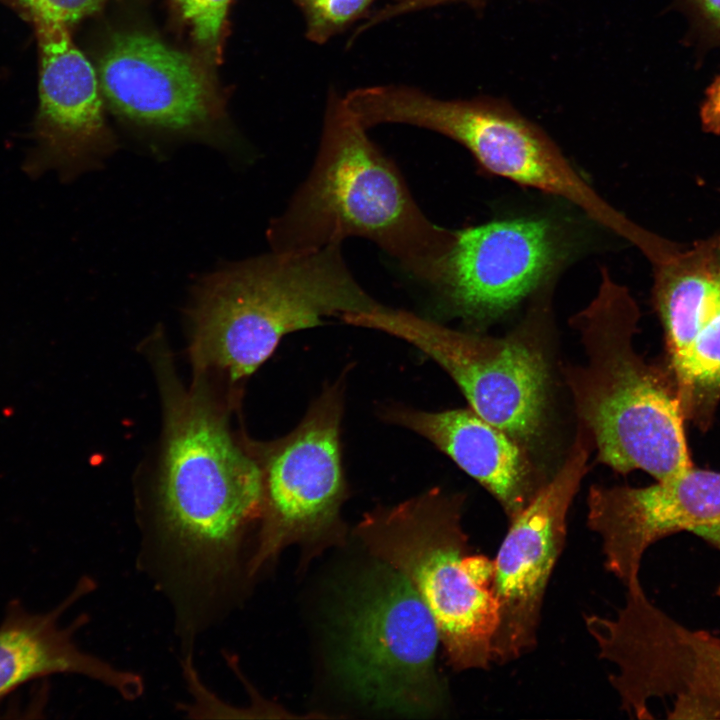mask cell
I'll use <instances>...</instances> for the list:
<instances>
[{"label":"cell","mask_w":720,"mask_h":720,"mask_svg":"<svg viewBox=\"0 0 720 720\" xmlns=\"http://www.w3.org/2000/svg\"><path fill=\"white\" fill-rule=\"evenodd\" d=\"M540 294L534 297L527 324L506 337L453 329L383 304L341 320L381 331L417 348L454 380L470 409L521 445H528L542 432L548 403L547 362L530 334Z\"/></svg>","instance_id":"obj_11"},{"label":"cell","mask_w":720,"mask_h":720,"mask_svg":"<svg viewBox=\"0 0 720 720\" xmlns=\"http://www.w3.org/2000/svg\"><path fill=\"white\" fill-rule=\"evenodd\" d=\"M38 43L37 146L24 170L38 176L55 169L63 181L97 169L117 143L104 113L97 73L73 42L69 28L34 22Z\"/></svg>","instance_id":"obj_15"},{"label":"cell","mask_w":720,"mask_h":720,"mask_svg":"<svg viewBox=\"0 0 720 720\" xmlns=\"http://www.w3.org/2000/svg\"><path fill=\"white\" fill-rule=\"evenodd\" d=\"M305 20V37L322 45L366 14L375 0H294Z\"/></svg>","instance_id":"obj_20"},{"label":"cell","mask_w":720,"mask_h":720,"mask_svg":"<svg viewBox=\"0 0 720 720\" xmlns=\"http://www.w3.org/2000/svg\"><path fill=\"white\" fill-rule=\"evenodd\" d=\"M453 1H459V0H442V1H441V5H442V4H445V3H450V2H453Z\"/></svg>","instance_id":"obj_25"},{"label":"cell","mask_w":720,"mask_h":720,"mask_svg":"<svg viewBox=\"0 0 720 720\" xmlns=\"http://www.w3.org/2000/svg\"><path fill=\"white\" fill-rule=\"evenodd\" d=\"M333 635L336 676L363 704L406 716L444 706L437 624L411 582L388 563L376 559L352 586Z\"/></svg>","instance_id":"obj_7"},{"label":"cell","mask_w":720,"mask_h":720,"mask_svg":"<svg viewBox=\"0 0 720 720\" xmlns=\"http://www.w3.org/2000/svg\"><path fill=\"white\" fill-rule=\"evenodd\" d=\"M660 322L684 417L705 430L720 403V254L686 279Z\"/></svg>","instance_id":"obj_18"},{"label":"cell","mask_w":720,"mask_h":720,"mask_svg":"<svg viewBox=\"0 0 720 720\" xmlns=\"http://www.w3.org/2000/svg\"><path fill=\"white\" fill-rule=\"evenodd\" d=\"M379 305L349 269L341 245L271 250L198 283L190 311L193 364L199 374L215 369L236 382L254 373L284 336Z\"/></svg>","instance_id":"obj_4"},{"label":"cell","mask_w":720,"mask_h":720,"mask_svg":"<svg viewBox=\"0 0 720 720\" xmlns=\"http://www.w3.org/2000/svg\"><path fill=\"white\" fill-rule=\"evenodd\" d=\"M344 98L366 129L398 123L437 132L462 145L485 174L566 201L632 245L641 234L643 227L605 200L542 127L504 99L444 100L403 85L356 88Z\"/></svg>","instance_id":"obj_6"},{"label":"cell","mask_w":720,"mask_h":720,"mask_svg":"<svg viewBox=\"0 0 720 720\" xmlns=\"http://www.w3.org/2000/svg\"><path fill=\"white\" fill-rule=\"evenodd\" d=\"M345 378L344 373L326 384L288 434L255 449L263 503L256 545L246 563L249 577L290 545L315 553L344 542L341 507L347 484L340 436Z\"/></svg>","instance_id":"obj_9"},{"label":"cell","mask_w":720,"mask_h":720,"mask_svg":"<svg viewBox=\"0 0 720 720\" xmlns=\"http://www.w3.org/2000/svg\"><path fill=\"white\" fill-rule=\"evenodd\" d=\"M716 594H717V596H718L719 599H720V586H719V588L717 589V593H716Z\"/></svg>","instance_id":"obj_26"},{"label":"cell","mask_w":720,"mask_h":720,"mask_svg":"<svg viewBox=\"0 0 720 720\" xmlns=\"http://www.w3.org/2000/svg\"><path fill=\"white\" fill-rule=\"evenodd\" d=\"M379 415L425 438L452 459L497 500L509 521L545 484L537 480L523 445L472 409L426 411L389 403Z\"/></svg>","instance_id":"obj_16"},{"label":"cell","mask_w":720,"mask_h":720,"mask_svg":"<svg viewBox=\"0 0 720 720\" xmlns=\"http://www.w3.org/2000/svg\"><path fill=\"white\" fill-rule=\"evenodd\" d=\"M625 587L615 616L584 618L599 657L615 666L609 681L622 709L651 719L649 703L662 699L671 701L669 719H720V638L670 617L640 580Z\"/></svg>","instance_id":"obj_10"},{"label":"cell","mask_w":720,"mask_h":720,"mask_svg":"<svg viewBox=\"0 0 720 720\" xmlns=\"http://www.w3.org/2000/svg\"><path fill=\"white\" fill-rule=\"evenodd\" d=\"M464 502V494L430 488L365 513L353 534L414 586L437 624L448 664L486 670L498 625L494 563L470 553Z\"/></svg>","instance_id":"obj_5"},{"label":"cell","mask_w":720,"mask_h":720,"mask_svg":"<svg viewBox=\"0 0 720 720\" xmlns=\"http://www.w3.org/2000/svg\"><path fill=\"white\" fill-rule=\"evenodd\" d=\"M656 481L588 492V527L601 540L605 567L624 586L640 580L645 551L671 534L691 532L720 550V472L693 465Z\"/></svg>","instance_id":"obj_14"},{"label":"cell","mask_w":720,"mask_h":720,"mask_svg":"<svg viewBox=\"0 0 720 720\" xmlns=\"http://www.w3.org/2000/svg\"><path fill=\"white\" fill-rule=\"evenodd\" d=\"M591 445L578 425L560 469L509 521L493 560L498 625L491 644L492 663L514 661L537 645L544 596L565 544L568 511L587 473Z\"/></svg>","instance_id":"obj_12"},{"label":"cell","mask_w":720,"mask_h":720,"mask_svg":"<svg viewBox=\"0 0 720 720\" xmlns=\"http://www.w3.org/2000/svg\"><path fill=\"white\" fill-rule=\"evenodd\" d=\"M272 251L299 253L349 237L376 244L431 288L455 238L418 206L393 160L330 89L312 168L266 231Z\"/></svg>","instance_id":"obj_2"},{"label":"cell","mask_w":720,"mask_h":720,"mask_svg":"<svg viewBox=\"0 0 720 720\" xmlns=\"http://www.w3.org/2000/svg\"><path fill=\"white\" fill-rule=\"evenodd\" d=\"M441 0H394L372 14V22L379 24L398 15L440 5Z\"/></svg>","instance_id":"obj_23"},{"label":"cell","mask_w":720,"mask_h":720,"mask_svg":"<svg viewBox=\"0 0 720 720\" xmlns=\"http://www.w3.org/2000/svg\"><path fill=\"white\" fill-rule=\"evenodd\" d=\"M162 359L166 438L150 538L175 596L210 597L234 579L245 534L259 522L262 470L232 438L202 377L186 390Z\"/></svg>","instance_id":"obj_1"},{"label":"cell","mask_w":720,"mask_h":720,"mask_svg":"<svg viewBox=\"0 0 720 720\" xmlns=\"http://www.w3.org/2000/svg\"><path fill=\"white\" fill-rule=\"evenodd\" d=\"M639 319L629 289L603 267L596 295L570 319L586 361L563 373L598 461L621 474L642 470L662 480L693 463L666 366L647 362L635 348Z\"/></svg>","instance_id":"obj_3"},{"label":"cell","mask_w":720,"mask_h":720,"mask_svg":"<svg viewBox=\"0 0 720 720\" xmlns=\"http://www.w3.org/2000/svg\"><path fill=\"white\" fill-rule=\"evenodd\" d=\"M94 587L82 578L72 593L56 608L32 613L19 601H11L0 624V698L20 686L55 674H76L98 681L126 700H135L144 691L140 675L119 669L79 648L75 631L83 616L67 627L61 615Z\"/></svg>","instance_id":"obj_17"},{"label":"cell","mask_w":720,"mask_h":720,"mask_svg":"<svg viewBox=\"0 0 720 720\" xmlns=\"http://www.w3.org/2000/svg\"><path fill=\"white\" fill-rule=\"evenodd\" d=\"M689 1L702 22L720 36V0Z\"/></svg>","instance_id":"obj_24"},{"label":"cell","mask_w":720,"mask_h":720,"mask_svg":"<svg viewBox=\"0 0 720 720\" xmlns=\"http://www.w3.org/2000/svg\"><path fill=\"white\" fill-rule=\"evenodd\" d=\"M598 230L605 231L559 199L456 229L431 287L437 306L470 324L501 317L554 286L562 272L596 248Z\"/></svg>","instance_id":"obj_8"},{"label":"cell","mask_w":720,"mask_h":720,"mask_svg":"<svg viewBox=\"0 0 720 720\" xmlns=\"http://www.w3.org/2000/svg\"><path fill=\"white\" fill-rule=\"evenodd\" d=\"M34 22L70 27L99 11L110 0H6Z\"/></svg>","instance_id":"obj_21"},{"label":"cell","mask_w":720,"mask_h":720,"mask_svg":"<svg viewBox=\"0 0 720 720\" xmlns=\"http://www.w3.org/2000/svg\"><path fill=\"white\" fill-rule=\"evenodd\" d=\"M185 23L197 55L208 65L219 63L231 0H170Z\"/></svg>","instance_id":"obj_19"},{"label":"cell","mask_w":720,"mask_h":720,"mask_svg":"<svg viewBox=\"0 0 720 720\" xmlns=\"http://www.w3.org/2000/svg\"><path fill=\"white\" fill-rule=\"evenodd\" d=\"M97 76L109 107L134 124L202 136L224 115L208 64L149 33L112 35Z\"/></svg>","instance_id":"obj_13"},{"label":"cell","mask_w":720,"mask_h":720,"mask_svg":"<svg viewBox=\"0 0 720 720\" xmlns=\"http://www.w3.org/2000/svg\"><path fill=\"white\" fill-rule=\"evenodd\" d=\"M700 121L705 132L720 134V75L708 87L700 108Z\"/></svg>","instance_id":"obj_22"}]
</instances>
